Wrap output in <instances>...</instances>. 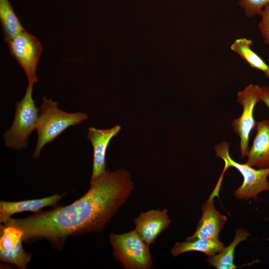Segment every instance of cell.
<instances>
[{
	"instance_id": "cell-20",
	"label": "cell",
	"mask_w": 269,
	"mask_h": 269,
	"mask_svg": "<svg viewBox=\"0 0 269 269\" xmlns=\"http://www.w3.org/2000/svg\"><path fill=\"white\" fill-rule=\"evenodd\" d=\"M261 15L262 19L259 24V28L265 42L269 44V4L264 7Z\"/></svg>"
},
{
	"instance_id": "cell-14",
	"label": "cell",
	"mask_w": 269,
	"mask_h": 269,
	"mask_svg": "<svg viewBox=\"0 0 269 269\" xmlns=\"http://www.w3.org/2000/svg\"><path fill=\"white\" fill-rule=\"evenodd\" d=\"M250 236L248 231L241 228L237 229L233 242L215 256L208 257L206 262L217 269H236L237 267L234 264L235 250L240 243L247 240Z\"/></svg>"
},
{
	"instance_id": "cell-6",
	"label": "cell",
	"mask_w": 269,
	"mask_h": 269,
	"mask_svg": "<svg viewBox=\"0 0 269 269\" xmlns=\"http://www.w3.org/2000/svg\"><path fill=\"white\" fill-rule=\"evenodd\" d=\"M237 101L243 107L241 116L234 119L232 126L240 138V149L242 157L249 152V136L256 127L253 116L255 106L261 101V87L251 84L237 94Z\"/></svg>"
},
{
	"instance_id": "cell-2",
	"label": "cell",
	"mask_w": 269,
	"mask_h": 269,
	"mask_svg": "<svg viewBox=\"0 0 269 269\" xmlns=\"http://www.w3.org/2000/svg\"><path fill=\"white\" fill-rule=\"evenodd\" d=\"M88 118L86 113L63 111L58 108L57 102L43 97L36 129L37 140L33 158H38L43 147L52 142L67 128L78 125Z\"/></svg>"
},
{
	"instance_id": "cell-3",
	"label": "cell",
	"mask_w": 269,
	"mask_h": 269,
	"mask_svg": "<svg viewBox=\"0 0 269 269\" xmlns=\"http://www.w3.org/2000/svg\"><path fill=\"white\" fill-rule=\"evenodd\" d=\"M109 240L115 259L125 269H150L153 267L149 246L135 229L120 234L111 233Z\"/></svg>"
},
{
	"instance_id": "cell-5",
	"label": "cell",
	"mask_w": 269,
	"mask_h": 269,
	"mask_svg": "<svg viewBox=\"0 0 269 269\" xmlns=\"http://www.w3.org/2000/svg\"><path fill=\"white\" fill-rule=\"evenodd\" d=\"M229 145L222 142L215 147L216 155L225 162V166L228 168L232 166L236 168L242 174L243 182L234 193V196L239 200H249L256 199L258 195L262 192L269 190V168L255 169L246 163H240L232 159L230 154Z\"/></svg>"
},
{
	"instance_id": "cell-18",
	"label": "cell",
	"mask_w": 269,
	"mask_h": 269,
	"mask_svg": "<svg viewBox=\"0 0 269 269\" xmlns=\"http://www.w3.org/2000/svg\"><path fill=\"white\" fill-rule=\"evenodd\" d=\"M31 257L32 255L25 251L22 244L12 251H0V259L1 262L15 265L21 269L26 268Z\"/></svg>"
},
{
	"instance_id": "cell-10",
	"label": "cell",
	"mask_w": 269,
	"mask_h": 269,
	"mask_svg": "<svg viewBox=\"0 0 269 269\" xmlns=\"http://www.w3.org/2000/svg\"><path fill=\"white\" fill-rule=\"evenodd\" d=\"M167 209H151L141 212L134 220L135 230L149 246L153 243L159 235L169 227L171 220Z\"/></svg>"
},
{
	"instance_id": "cell-1",
	"label": "cell",
	"mask_w": 269,
	"mask_h": 269,
	"mask_svg": "<svg viewBox=\"0 0 269 269\" xmlns=\"http://www.w3.org/2000/svg\"><path fill=\"white\" fill-rule=\"evenodd\" d=\"M134 188L124 169L106 171L94 181L80 198L64 207L39 211L25 218H8L2 224L20 229L23 241L45 239L61 249L70 236L102 231Z\"/></svg>"
},
{
	"instance_id": "cell-13",
	"label": "cell",
	"mask_w": 269,
	"mask_h": 269,
	"mask_svg": "<svg viewBox=\"0 0 269 269\" xmlns=\"http://www.w3.org/2000/svg\"><path fill=\"white\" fill-rule=\"evenodd\" d=\"M224 244L219 240L198 239L177 242L171 248L170 252L174 257L189 252L203 253L208 257H213L221 252Z\"/></svg>"
},
{
	"instance_id": "cell-12",
	"label": "cell",
	"mask_w": 269,
	"mask_h": 269,
	"mask_svg": "<svg viewBox=\"0 0 269 269\" xmlns=\"http://www.w3.org/2000/svg\"><path fill=\"white\" fill-rule=\"evenodd\" d=\"M66 193L54 194L46 197L23 200L20 201H0V223H2L8 218L17 213L23 212H37L47 206L55 205L60 201Z\"/></svg>"
},
{
	"instance_id": "cell-15",
	"label": "cell",
	"mask_w": 269,
	"mask_h": 269,
	"mask_svg": "<svg viewBox=\"0 0 269 269\" xmlns=\"http://www.w3.org/2000/svg\"><path fill=\"white\" fill-rule=\"evenodd\" d=\"M0 20L5 42L25 30L8 0H0Z\"/></svg>"
},
{
	"instance_id": "cell-7",
	"label": "cell",
	"mask_w": 269,
	"mask_h": 269,
	"mask_svg": "<svg viewBox=\"0 0 269 269\" xmlns=\"http://www.w3.org/2000/svg\"><path fill=\"white\" fill-rule=\"evenodd\" d=\"M6 43L11 54L23 69L28 84L37 83L36 68L42 51L38 39L24 30Z\"/></svg>"
},
{
	"instance_id": "cell-4",
	"label": "cell",
	"mask_w": 269,
	"mask_h": 269,
	"mask_svg": "<svg viewBox=\"0 0 269 269\" xmlns=\"http://www.w3.org/2000/svg\"><path fill=\"white\" fill-rule=\"evenodd\" d=\"M33 86L28 84L23 98L15 104L13 123L3 135L6 147L18 150L26 148L29 136L36 129L39 109L32 97Z\"/></svg>"
},
{
	"instance_id": "cell-9",
	"label": "cell",
	"mask_w": 269,
	"mask_h": 269,
	"mask_svg": "<svg viewBox=\"0 0 269 269\" xmlns=\"http://www.w3.org/2000/svg\"><path fill=\"white\" fill-rule=\"evenodd\" d=\"M218 190L210 195L209 199L202 207V214L198 222L194 233L186 238L185 240L198 239L219 240V234L225 224L227 217L217 211L214 204V197Z\"/></svg>"
},
{
	"instance_id": "cell-17",
	"label": "cell",
	"mask_w": 269,
	"mask_h": 269,
	"mask_svg": "<svg viewBox=\"0 0 269 269\" xmlns=\"http://www.w3.org/2000/svg\"><path fill=\"white\" fill-rule=\"evenodd\" d=\"M0 251L10 252L23 241V233L19 228L0 224Z\"/></svg>"
},
{
	"instance_id": "cell-11",
	"label": "cell",
	"mask_w": 269,
	"mask_h": 269,
	"mask_svg": "<svg viewBox=\"0 0 269 269\" xmlns=\"http://www.w3.org/2000/svg\"><path fill=\"white\" fill-rule=\"evenodd\" d=\"M256 134L249 150L246 163L259 169L269 168V120L256 123Z\"/></svg>"
},
{
	"instance_id": "cell-16",
	"label": "cell",
	"mask_w": 269,
	"mask_h": 269,
	"mask_svg": "<svg viewBox=\"0 0 269 269\" xmlns=\"http://www.w3.org/2000/svg\"><path fill=\"white\" fill-rule=\"evenodd\" d=\"M253 41L245 37L236 39L230 46L231 50L238 54L251 67L265 72L269 66L251 48Z\"/></svg>"
},
{
	"instance_id": "cell-8",
	"label": "cell",
	"mask_w": 269,
	"mask_h": 269,
	"mask_svg": "<svg viewBox=\"0 0 269 269\" xmlns=\"http://www.w3.org/2000/svg\"><path fill=\"white\" fill-rule=\"evenodd\" d=\"M121 130L120 125L107 129L88 128L87 138L93 148V169L90 182L97 179L106 171L107 148L112 139L117 135Z\"/></svg>"
},
{
	"instance_id": "cell-19",
	"label": "cell",
	"mask_w": 269,
	"mask_h": 269,
	"mask_svg": "<svg viewBox=\"0 0 269 269\" xmlns=\"http://www.w3.org/2000/svg\"><path fill=\"white\" fill-rule=\"evenodd\" d=\"M239 3L250 17L261 15L264 7L269 4V0H239Z\"/></svg>"
},
{
	"instance_id": "cell-22",
	"label": "cell",
	"mask_w": 269,
	"mask_h": 269,
	"mask_svg": "<svg viewBox=\"0 0 269 269\" xmlns=\"http://www.w3.org/2000/svg\"><path fill=\"white\" fill-rule=\"evenodd\" d=\"M264 73L266 77L269 79V68Z\"/></svg>"
},
{
	"instance_id": "cell-21",
	"label": "cell",
	"mask_w": 269,
	"mask_h": 269,
	"mask_svg": "<svg viewBox=\"0 0 269 269\" xmlns=\"http://www.w3.org/2000/svg\"><path fill=\"white\" fill-rule=\"evenodd\" d=\"M261 101H263L269 109V87L268 86L261 87Z\"/></svg>"
}]
</instances>
